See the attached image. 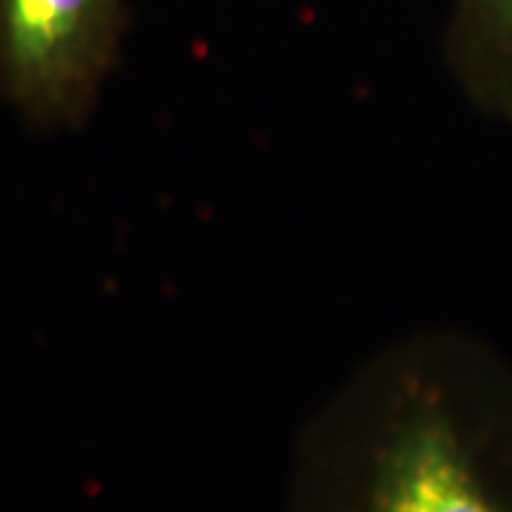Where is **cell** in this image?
I'll list each match as a JSON object with an SVG mask.
<instances>
[{"instance_id": "6da1fadb", "label": "cell", "mask_w": 512, "mask_h": 512, "mask_svg": "<svg viewBox=\"0 0 512 512\" xmlns=\"http://www.w3.org/2000/svg\"><path fill=\"white\" fill-rule=\"evenodd\" d=\"M292 512H512V363L470 332L382 358L337 408Z\"/></svg>"}, {"instance_id": "7a4b0ae2", "label": "cell", "mask_w": 512, "mask_h": 512, "mask_svg": "<svg viewBox=\"0 0 512 512\" xmlns=\"http://www.w3.org/2000/svg\"><path fill=\"white\" fill-rule=\"evenodd\" d=\"M131 24V0H0V100L38 131L81 126Z\"/></svg>"}, {"instance_id": "3957f363", "label": "cell", "mask_w": 512, "mask_h": 512, "mask_svg": "<svg viewBox=\"0 0 512 512\" xmlns=\"http://www.w3.org/2000/svg\"><path fill=\"white\" fill-rule=\"evenodd\" d=\"M441 60L472 110L512 126V0H448Z\"/></svg>"}]
</instances>
